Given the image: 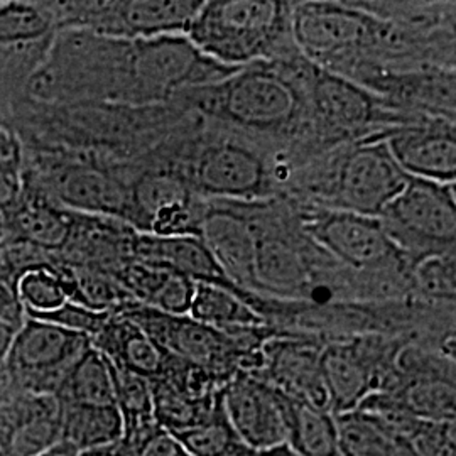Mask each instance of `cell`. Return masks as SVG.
Wrapping results in <instances>:
<instances>
[{
	"mask_svg": "<svg viewBox=\"0 0 456 456\" xmlns=\"http://www.w3.org/2000/svg\"><path fill=\"white\" fill-rule=\"evenodd\" d=\"M310 66L301 53L254 63L186 97L201 112L245 132L269 137L301 134L308 129L305 83Z\"/></svg>",
	"mask_w": 456,
	"mask_h": 456,
	"instance_id": "1",
	"label": "cell"
},
{
	"mask_svg": "<svg viewBox=\"0 0 456 456\" xmlns=\"http://www.w3.org/2000/svg\"><path fill=\"white\" fill-rule=\"evenodd\" d=\"M293 5L274 0L203 2L186 37L218 65L228 68L297 54L291 31Z\"/></svg>",
	"mask_w": 456,
	"mask_h": 456,
	"instance_id": "2",
	"label": "cell"
},
{
	"mask_svg": "<svg viewBox=\"0 0 456 456\" xmlns=\"http://www.w3.org/2000/svg\"><path fill=\"white\" fill-rule=\"evenodd\" d=\"M408 180L382 135H374L328 151L303 169L297 186L314 207L379 218Z\"/></svg>",
	"mask_w": 456,
	"mask_h": 456,
	"instance_id": "3",
	"label": "cell"
},
{
	"mask_svg": "<svg viewBox=\"0 0 456 456\" xmlns=\"http://www.w3.org/2000/svg\"><path fill=\"white\" fill-rule=\"evenodd\" d=\"M29 86L43 100L131 103V41L83 29L65 31L53 43Z\"/></svg>",
	"mask_w": 456,
	"mask_h": 456,
	"instance_id": "4",
	"label": "cell"
},
{
	"mask_svg": "<svg viewBox=\"0 0 456 456\" xmlns=\"http://www.w3.org/2000/svg\"><path fill=\"white\" fill-rule=\"evenodd\" d=\"M389 24L360 5L333 2L294 4V45L311 65L343 77L369 65L375 51H386Z\"/></svg>",
	"mask_w": 456,
	"mask_h": 456,
	"instance_id": "5",
	"label": "cell"
},
{
	"mask_svg": "<svg viewBox=\"0 0 456 456\" xmlns=\"http://www.w3.org/2000/svg\"><path fill=\"white\" fill-rule=\"evenodd\" d=\"M409 267L455 256V184L411 178L379 216Z\"/></svg>",
	"mask_w": 456,
	"mask_h": 456,
	"instance_id": "6",
	"label": "cell"
},
{
	"mask_svg": "<svg viewBox=\"0 0 456 456\" xmlns=\"http://www.w3.org/2000/svg\"><path fill=\"white\" fill-rule=\"evenodd\" d=\"M308 129L320 142L346 144L367 137L372 127L380 134L418 118L389 110L382 97L359 83L311 65L306 75Z\"/></svg>",
	"mask_w": 456,
	"mask_h": 456,
	"instance_id": "7",
	"label": "cell"
},
{
	"mask_svg": "<svg viewBox=\"0 0 456 456\" xmlns=\"http://www.w3.org/2000/svg\"><path fill=\"white\" fill-rule=\"evenodd\" d=\"M414 335L363 333L328 340L322 350V372L330 412L338 416L359 408L374 394L389 389L395 360Z\"/></svg>",
	"mask_w": 456,
	"mask_h": 456,
	"instance_id": "8",
	"label": "cell"
},
{
	"mask_svg": "<svg viewBox=\"0 0 456 456\" xmlns=\"http://www.w3.org/2000/svg\"><path fill=\"white\" fill-rule=\"evenodd\" d=\"M88 346L92 340L83 333L26 316L0 365V399L19 394L54 395Z\"/></svg>",
	"mask_w": 456,
	"mask_h": 456,
	"instance_id": "9",
	"label": "cell"
},
{
	"mask_svg": "<svg viewBox=\"0 0 456 456\" xmlns=\"http://www.w3.org/2000/svg\"><path fill=\"white\" fill-rule=\"evenodd\" d=\"M240 68L218 65L184 36L131 41V103H161L200 86L222 82Z\"/></svg>",
	"mask_w": 456,
	"mask_h": 456,
	"instance_id": "10",
	"label": "cell"
},
{
	"mask_svg": "<svg viewBox=\"0 0 456 456\" xmlns=\"http://www.w3.org/2000/svg\"><path fill=\"white\" fill-rule=\"evenodd\" d=\"M299 225L313 244L354 271L372 276L412 274L379 218L313 207L301 215Z\"/></svg>",
	"mask_w": 456,
	"mask_h": 456,
	"instance_id": "11",
	"label": "cell"
},
{
	"mask_svg": "<svg viewBox=\"0 0 456 456\" xmlns=\"http://www.w3.org/2000/svg\"><path fill=\"white\" fill-rule=\"evenodd\" d=\"M61 12V24L110 39H151L186 34L203 2L132 0V2H69L51 4Z\"/></svg>",
	"mask_w": 456,
	"mask_h": 456,
	"instance_id": "12",
	"label": "cell"
},
{
	"mask_svg": "<svg viewBox=\"0 0 456 456\" xmlns=\"http://www.w3.org/2000/svg\"><path fill=\"white\" fill-rule=\"evenodd\" d=\"M186 181L196 195L213 201L259 203L276 195L274 169L252 147L228 139L201 147Z\"/></svg>",
	"mask_w": 456,
	"mask_h": 456,
	"instance_id": "13",
	"label": "cell"
},
{
	"mask_svg": "<svg viewBox=\"0 0 456 456\" xmlns=\"http://www.w3.org/2000/svg\"><path fill=\"white\" fill-rule=\"evenodd\" d=\"M117 313L142 328L171 357L205 367L225 379L244 372V355L233 338L225 331L196 322L190 314H167L135 301Z\"/></svg>",
	"mask_w": 456,
	"mask_h": 456,
	"instance_id": "14",
	"label": "cell"
},
{
	"mask_svg": "<svg viewBox=\"0 0 456 456\" xmlns=\"http://www.w3.org/2000/svg\"><path fill=\"white\" fill-rule=\"evenodd\" d=\"M256 230V261L252 293L273 296L279 301L301 303L314 291L316 277L303 239L294 237L289 228H281L277 220L250 212Z\"/></svg>",
	"mask_w": 456,
	"mask_h": 456,
	"instance_id": "15",
	"label": "cell"
},
{
	"mask_svg": "<svg viewBox=\"0 0 456 456\" xmlns=\"http://www.w3.org/2000/svg\"><path fill=\"white\" fill-rule=\"evenodd\" d=\"M325 340L289 330L271 338L262 348V367L256 377L294 401L330 412L322 372Z\"/></svg>",
	"mask_w": 456,
	"mask_h": 456,
	"instance_id": "16",
	"label": "cell"
},
{
	"mask_svg": "<svg viewBox=\"0 0 456 456\" xmlns=\"http://www.w3.org/2000/svg\"><path fill=\"white\" fill-rule=\"evenodd\" d=\"M392 158L411 176L455 184V122L436 117H419L382 134Z\"/></svg>",
	"mask_w": 456,
	"mask_h": 456,
	"instance_id": "17",
	"label": "cell"
},
{
	"mask_svg": "<svg viewBox=\"0 0 456 456\" xmlns=\"http://www.w3.org/2000/svg\"><path fill=\"white\" fill-rule=\"evenodd\" d=\"M228 421L252 452L286 443L279 392L259 377L237 372L222 392Z\"/></svg>",
	"mask_w": 456,
	"mask_h": 456,
	"instance_id": "18",
	"label": "cell"
},
{
	"mask_svg": "<svg viewBox=\"0 0 456 456\" xmlns=\"http://www.w3.org/2000/svg\"><path fill=\"white\" fill-rule=\"evenodd\" d=\"M61 441V406L54 395L0 399V456H36Z\"/></svg>",
	"mask_w": 456,
	"mask_h": 456,
	"instance_id": "19",
	"label": "cell"
},
{
	"mask_svg": "<svg viewBox=\"0 0 456 456\" xmlns=\"http://www.w3.org/2000/svg\"><path fill=\"white\" fill-rule=\"evenodd\" d=\"M200 239L228 279L252 293L256 230L245 210H233L230 201L207 203Z\"/></svg>",
	"mask_w": 456,
	"mask_h": 456,
	"instance_id": "20",
	"label": "cell"
},
{
	"mask_svg": "<svg viewBox=\"0 0 456 456\" xmlns=\"http://www.w3.org/2000/svg\"><path fill=\"white\" fill-rule=\"evenodd\" d=\"M56 200L69 210L131 220L129 186L107 171L78 166L68 167L54 183Z\"/></svg>",
	"mask_w": 456,
	"mask_h": 456,
	"instance_id": "21",
	"label": "cell"
},
{
	"mask_svg": "<svg viewBox=\"0 0 456 456\" xmlns=\"http://www.w3.org/2000/svg\"><path fill=\"white\" fill-rule=\"evenodd\" d=\"M92 346L115 367L149 380L163 377L171 360L142 328L117 311H112L107 323L92 338Z\"/></svg>",
	"mask_w": 456,
	"mask_h": 456,
	"instance_id": "22",
	"label": "cell"
},
{
	"mask_svg": "<svg viewBox=\"0 0 456 456\" xmlns=\"http://www.w3.org/2000/svg\"><path fill=\"white\" fill-rule=\"evenodd\" d=\"M5 218L9 228L14 227L24 240L43 250L65 248L75 232L73 216L46 196L26 198L22 193Z\"/></svg>",
	"mask_w": 456,
	"mask_h": 456,
	"instance_id": "23",
	"label": "cell"
},
{
	"mask_svg": "<svg viewBox=\"0 0 456 456\" xmlns=\"http://www.w3.org/2000/svg\"><path fill=\"white\" fill-rule=\"evenodd\" d=\"M277 391V389H276ZM279 392V391H277ZM286 443L301 456H342L335 416L279 392Z\"/></svg>",
	"mask_w": 456,
	"mask_h": 456,
	"instance_id": "24",
	"label": "cell"
},
{
	"mask_svg": "<svg viewBox=\"0 0 456 456\" xmlns=\"http://www.w3.org/2000/svg\"><path fill=\"white\" fill-rule=\"evenodd\" d=\"M54 397L61 406H115L109 360L97 348L88 346L71 365Z\"/></svg>",
	"mask_w": 456,
	"mask_h": 456,
	"instance_id": "25",
	"label": "cell"
},
{
	"mask_svg": "<svg viewBox=\"0 0 456 456\" xmlns=\"http://www.w3.org/2000/svg\"><path fill=\"white\" fill-rule=\"evenodd\" d=\"M120 438L122 418L117 406H61V441L78 453L110 446Z\"/></svg>",
	"mask_w": 456,
	"mask_h": 456,
	"instance_id": "26",
	"label": "cell"
},
{
	"mask_svg": "<svg viewBox=\"0 0 456 456\" xmlns=\"http://www.w3.org/2000/svg\"><path fill=\"white\" fill-rule=\"evenodd\" d=\"M188 314L196 322L220 331L244 326L271 325L240 296L207 282H196L195 296Z\"/></svg>",
	"mask_w": 456,
	"mask_h": 456,
	"instance_id": "27",
	"label": "cell"
},
{
	"mask_svg": "<svg viewBox=\"0 0 456 456\" xmlns=\"http://www.w3.org/2000/svg\"><path fill=\"white\" fill-rule=\"evenodd\" d=\"M110 363V362H109ZM114 379L115 406L122 418V441H132L156 426L152 416L151 380L110 363Z\"/></svg>",
	"mask_w": 456,
	"mask_h": 456,
	"instance_id": "28",
	"label": "cell"
},
{
	"mask_svg": "<svg viewBox=\"0 0 456 456\" xmlns=\"http://www.w3.org/2000/svg\"><path fill=\"white\" fill-rule=\"evenodd\" d=\"M56 19L46 4H0V46H28L54 33Z\"/></svg>",
	"mask_w": 456,
	"mask_h": 456,
	"instance_id": "29",
	"label": "cell"
},
{
	"mask_svg": "<svg viewBox=\"0 0 456 456\" xmlns=\"http://www.w3.org/2000/svg\"><path fill=\"white\" fill-rule=\"evenodd\" d=\"M175 438L190 456H247L250 452L228 421L224 403L210 419L175 433Z\"/></svg>",
	"mask_w": 456,
	"mask_h": 456,
	"instance_id": "30",
	"label": "cell"
},
{
	"mask_svg": "<svg viewBox=\"0 0 456 456\" xmlns=\"http://www.w3.org/2000/svg\"><path fill=\"white\" fill-rule=\"evenodd\" d=\"M16 288L26 313H49L68 301L60 267L29 265L17 274Z\"/></svg>",
	"mask_w": 456,
	"mask_h": 456,
	"instance_id": "31",
	"label": "cell"
},
{
	"mask_svg": "<svg viewBox=\"0 0 456 456\" xmlns=\"http://www.w3.org/2000/svg\"><path fill=\"white\" fill-rule=\"evenodd\" d=\"M112 311H94L80 306L77 303L66 301L65 305L58 310L49 311V313H26L28 318L34 320H43L53 325L61 326L66 330L83 333L90 337V340L97 335L102 330V326L107 323L109 316Z\"/></svg>",
	"mask_w": 456,
	"mask_h": 456,
	"instance_id": "32",
	"label": "cell"
},
{
	"mask_svg": "<svg viewBox=\"0 0 456 456\" xmlns=\"http://www.w3.org/2000/svg\"><path fill=\"white\" fill-rule=\"evenodd\" d=\"M416 456H456V421H426L409 441Z\"/></svg>",
	"mask_w": 456,
	"mask_h": 456,
	"instance_id": "33",
	"label": "cell"
},
{
	"mask_svg": "<svg viewBox=\"0 0 456 456\" xmlns=\"http://www.w3.org/2000/svg\"><path fill=\"white\" fill-rule=\"evenodd\" d=\"M122 441V440H120ZM131 456H190L180 441L158 424L132 441H122Z\"/></svg>",
	"mask_w": 456,
	"mask_h": 456,
	"instance_id": "34",
	"label": "cell"
},
{
	"mask_svg": "<svg viewBox=\"0 0 456 456\" xmlns=\"http://www.w3.org/2000/svg\"><path fill=\"white\" fill-rule=\"evenodd\" d=\"M26 322V310L17 294L16 279L0 273V323L19 330Z\"/></svg>",
	"mask_w": 456,
	"mask_h": 456,
	"instance_id": "35",
	"label": "cell"
},
{
	"mask_svg": "<svg viewBox=\"0 0 456 456\" xmlns=\"http://www.w3.org/2000/svg\"><path fill=\"white\" fill-rule=\"evenodd\" d=\"M24 193L20 169L0 163V212H11Z\"/></svg>",
	"mask_w": 456,
	"mask_h": 456,
	"instance_id": "36",
	"label": "cell"
},
{
	"mask_svg": "<svg viewBox=\"0 0 456 456\" xmlns=\"http://www.w3.org/2000/svg\"><path fill=\"white\" fill-rule=\"evenodd\" d=\"M0 163L20 169L22 152L14 132L0 124Z\"/></svg>",
	"mask_w": 456,
	"mask_h": 456,
	"instance_id": "37",
	"label": "cell"
},
{
	"mask_svg": "<svg viewBox=\"0 0 456 456\" xmlns=\"http://www.w3.org/2000/svg\"><path fill=\"white\" fill-rule=\"evenodd\" d=\"M78 456H131V453H129L127 446L122 441H117L115 444H110V446L83 452Z\"/></svg>",
	"mask_w": 456,
	"mask_h": 456,
	"instance_id": "38",
	"label": "cell"
},
{
	"mask_svg": "<svg viewBox=\"0 0 456 456\" xmlns=\"http://www.w3.org/2000/svg\"><path fill=\"white\" fill-rule=\"evenodd\" d=\"M247 456H301L299 453H296L293 448L288 444V443H282V444H277L273 448H267V450H257V452H248Z\"/></svg>",
	"mask_w": 456,
	"mask_h": 456,
	"instance_id": "39",
	"label": "cell"
},
{
	"mask_svg": "<svg viewBox=\"0 0 456 456\" xmlns=\"http://www.w3.org/2000/svg\"><path fill=\"white\" fill-rule=\"evenodd\" d=\"M78 450H75L71 444H68L65 441H60L58 444H54V446H51L49 450L46 452H43V453H39V455L36 456H78Z\"/></svg>",
	"mask_w": 456,
	"mask_h": 456,
	"instance_id": "40",
	"label": "cell"
},
{
	"mask_svg": "<svg viewBox=\"0 0 456 456\" xmlns=\"http://www.w3.org/2000/svg\"><path fill=\"white\" fill-rule=\"evenodd\" d=\"M9 235V225H7V218L5 215L0 212V245L4 244V240L7 239Z\"/></svg>",
	"mask_w": 456,
	"mask_h": 456,
	"instance_id": "41",
	"label": "cell"
}]
</instances>
